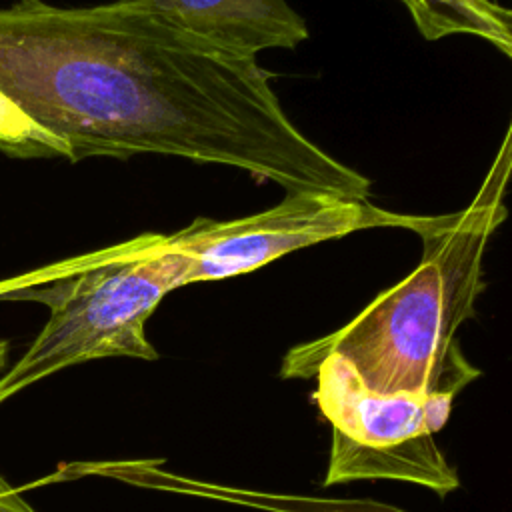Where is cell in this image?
Returning a JSON list of instances; mask_svg holds the SVG:
<instances>
[{
	"instance_id": "6",
	"label": "cell",
	"mask_w": 512,
	"mask_h": 512,
	"mask_svg": "<svg viewBox=\"0 0 512 512\" xmlns=\"http://www.w3.org/2000/svg\"><path fill=\"white\" fill-rule=\"evenodd\" d=\"M220 52L256 58L308 38L306 20L286 0H116Z\"/></svg>"
},
{
	"instance_id": "7",
	"label": "cell",
	"mask_w": 512,
	"mask_h": 512,
	"mask_svg": "<svg viewBox=\"0 0 512 512\" xmlns=\"http://www.w3.org/2000/svg\"><path fill=\"white\" fill-rule=\"evenodd\" d=\"M76 474H102L112 476L136 486L174 490L182 494L206 496L214 500H226L246 506H258L274 512H404L386 504L376 502H356V500H314V498H298V496H282V494H264L252 490H238L230 486L202 484L198 480H188L182 476H174L170 472L152 468L142 462H78Z\"/></svg>"
},
{
	"instance_id": "2",
	"label": "cell",
	"mask_w": 512,
	"mask_h": 512,
	"mask_svg": "<svg viewBox=\"0 0 512 512\" xmlns=\"http://www.w3.org/2000/svg\"><path fill=\"white\" fill-rule=\"evenodd\" d=\"M512 166V130L480 190L452 214L422 216L418 266L380 292L348 324L286 352L282 378H312L328 354L344 356L374 392L456 396L480 376L456 342V330L476 316L484 290V254L506 218L504 192Z\"/></svg>"
},
{
	"instance_id": "1",
	"label": "cell",
	"mask_w": 512,
	"mask_h": 512,
	"mask_svg": "<svg viewBox=\"0 0 512 512\" xmlns=\"http://www.w3.org/2000/svg\"><path fill=\"white\" fill-rule=\"evenodd\" d=\"M0 90L66 142L70 162L164 154L238 168L286 192L370 198V178L288 118L256 58L116 0L0 8Z\"/></svg>"
},
{
	"instance_id": "3",
	"label": "cell",
	"mask_w": 512,
	"mask_h": 512,
	"mask_svg": "<svg viewBox=\"0 0 512 512\" xmlns=\"http://www.w3.org/2000/svg\"><path fill=\"white\" fill-rule=\"evenodd\" d=\"M64 260V272L52 282L6 298L40 302L50 316L28 350L0 376V404L88 360L158 358L146 338V322L168 292L186 286L188 272V258L172 234L146 232Z\"/></svg>"
},
{
	"instance_id": "5",
	"label": "cell",
	"mask_w": 512,
	"mask_h": 512,
	"mask_svg": "<svg viewBox=\"0 0 512 512\" xmlns=\"http://www.w3.org/2000/svg\"><path fill=\"white\" fill-rule=\"evenodd\" d=\"M420 220L422 216L382 210L368 200L286 192L276 206L256 214L232 220L200 216L172 232V240L188 258L186 284H194L246 274L284 254L368 228L414 232Z\"/></svg>"
},
{
	"instance_id": "10",
	"label": "cell",
	"mask_w": 512,
	"mask_h": 512,
	"mask_svg": "<svg viewBox=\"0 0 512 512\" xmlns=\"http://www.w3.org/2000/svg\"><path fill=\"white\" fill-rule=\"evenodd\" d=\"M50 278H52V266L50 264H46L42 268H36V270H30V272H24V274H18V276H12V278H4V280H0V300H6L8 296H12L18 290H26V288H32V286L46 284Z\"/></svg>"
},
{
	"instance_id": "9",
	"label": "cell",
	"mask_w": 512,
	"mask_h": 512,
	"mask_svg": "<svg viewBox=\"0 0 512 512\" xmlns=\"http://www.w3.org/2000/svg\"><path fill=\"white\" fill-rule=\"evenodd\" d=\"M0 152L12 158H66L64 140L32 120L10 96L0 90Z\"/></svg>"
},
{
	"instance_id": "12",
	"label": "cell",
	"mask_w": 512,
	"mask_h": 512,
	"mask_svg": "<svg viewBox=\"0 0 512 512\" xmlns=\"http://www.w3.org/2000/svg\"><path fill=\"white\" fill-rule=\"evenodd\" d=\"M8 350H10V344H8L6 340H0V370H4V368H6Z\"/></svg>"
},
{
	"instance_id": "4",
	"label": "cell",
	"mask_w": 512,
	"mask_h": 512,
	"mask_svg": "<svg viewBox=\"0 0 512 512\" xmlns=\"http://www.w3.org/2000/svg\"><path fill=\"white\" fill-rule=\"evenodd\" d=\"M314 376V400L332 424L324 486L400 480L426 486L438 496L458 488V474L434 440L450 418L454 396L374 392L340 354L324 356Z\"/></svg>"
},
{
	"instance_id": "11",
	"label": "cell",
	"mask_w": 512,
	"mask_h": 512,
	"mask_svg": "<svg viewBox=\"0 0 512 512\" xmlns=\"http://www.w3.org/2000/svg\"><path fill=\"white\" fill-rule=\"evenodd\" d=\"M0 512H36L18 488L0 474Z\"/></svg>"
},
{
	"instance_id": "8",
	"label": "cell",
	"mask_w": 512,
	"mask_h": 512,
	"mask_svg": "<svg viewBox=\"0 0 512 512\" xmlns=\"http://www.w3.org/2000/svg\"><path fill=\"white\" fill-rule=\"evenodd\" d=\"M426 40L476 36L512 56V14L494 0H398Z\"/></svg>"
}]
</instances>
